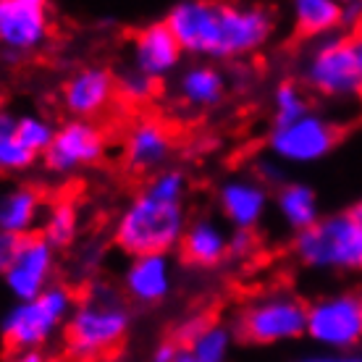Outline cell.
<instances>
[{
  "mask_svg": "<svg viewBox=\"0 0 362 362\" xmlns=\"http://www.w3.org/2000/svg\"><path fill=\"white\" fill-rule=\"evenodd\" d=\"M165 24L184 55L197 61H239L263 50L276 35V16L257 3L179 0L165 13Z\"/></svg>",
  "mask_w": 362,
  "mask_h": 362,
  "instance_id": "1",
  "label": "cell"
},
{
  "mask_svg": "<svg viewBox=\"0 0 362 362\" xmlns=\"http://www.w3.org/2000/svg\"><path fill=\"white\" fill-rule=\"evenodd\" d=\"M187 226L189 216L184 202H163L139 189L118 213L113 223V242L129 257L171 255L181 247Z\"/></svg>",
  "mask_w": 362,
  "mask_h": 362,
  "instance_id": "2",
  "label": "cell"
},
{
  "mask_svg": "<svg viewBox=\"0 0 362 362\" xmlns=\"http://www.w3.org/2000/svg\"><path fill=\"white\" fill-rule=\"evenodd\" d=\"M132 320L134 315L124 291L113 286H92L84 297L76 299L66 323V349L76 360L103 357L127 339Z\"/></svg>",
  "mask_w": 362,
  "mask_h": 362,
  "instance_id": "3",
  "label": "cell"
},
{
  "mask_svg": "<svg viewBox=\"0 0 362 362\" xmlns=\"http://www.w3.org/2000/svg\"><path fill=\"white\" fill-rule=\"evenodd\" d=\"M76 294L66 284H53L40 297L13 302L0 317V339L11 352H42L55 336L66 331Z\"/></svg>",
  "mask_w": 362,
  "mask_h": 362,
  "instance_id": "4",
  "label": "cell"
},
{
  "mask_svg": "<svg viewBox=\"0 0 362 362\" xmlns=\"http://www.w3.org/2000/svg\"><path fill=\"white\" fill-rule=\"evenodd\" d=\"M294 257L317 273H362V223L346 210L323 216L294 236Z\"/></svg>",
  "mask_w": 362,
  "mask_h": 362,
  "instance_id": "5",
  "label": "cell"
},
{
  "mask_svg": "<svg viewBox=\"0 0 362 362\" xmlns=\"http://www.w3.org/2000/svg\"><path fill=\"white\" fill-rule=\"evenodd\" d=\"M234 331L255 346L297 341L308 331V302L291 291H265L239 310Z\"/></svg>",
  "mask_w": 362,
  "mask_h": 362,
  "instance_id": "6",
  "label": "cell"
},
{
  "mask_svg": "<svg viewBox=\"0 0 362 362\" xmlns=\"http://www.w3.org/2000/svg\"><path fill=\"white\" fill-rule=\"evenodd\" d=\"M302 82L320 98L352 100L362 95V61L352 37L315 40L302 58Z\"/></svg>",
  "mask_w": 362,
  "mask_h": 362,
  "instance_id": "7",
  "label": "cell"
},
{
  "mask_svg": "<svg viewBox=\"0 0 362 362\" xmlns=\"http://www.w3.org/2000/svg\"><path fill=\"white\" fill-rule=\"evenodd\" d=\"M313 344L346 352L362 344V291H334L308 305V331Z\"/></svg>",
  "mask_w": 362,
  "mask_h": 362,
  "instance_id": "8",
  "label": "cell"
},
{
  "mask_svg": "<svg viewBox=\"0 0 362 362\" xmlns=\"http://www.w3.org/2000/svg\"><path fill=\"white\" fill-rule=\"evenodd\" d=\"M339 145V127L323 113L310 110L294 124L273 127L268 150L284 165H313L326 160Z\"/></svg>",
  "mask_w": 362,
  "mask_h": 362,
  "instance_id": "9",
  "label": "cell"
},
{
  "mask_svg": "<svg viewBox=\"0 0 362 362\" xmlns=\"http://www.w3.org/2000/svg\"><path fill=\"white\" fill-rule=\"evenodd\" d=\"M108 153V136L100 124L66 118L58 124L50 147L42 155V165L53 176H74L98 165Z\"/></svg>",
  "mask_w": 362,
  "mask_h": 362,
  "instance_id": "10",
  "label": "cell"
},
{
  "mask_svg": "<svg viewBox=\"0 0 362 362\" xmlns=\"http://www.w3.org/2000/svg\"><path fill=\"white\" fill-rule=\"evenodd\" d=\"M53 35L47 0H0V47L13 58L37 53Z\"/></svg>",
  "mask_w": 362,
  "mask_h": 362,
  "instance_id": "11",
  "label": "cell"
},
{
  "mask_svg": "<svg viewBox=\"0 0 362 362\" xmlns=\"http://www.w3.org/2000/svg\"><path fill=\"white\" fill-rule=\"evenodd\" d=\"M55 273H58V250L40 234H32L21 242L16 260L3 276V284L13 302H27L53 286Z\"/></svg>",
  "mask_w": 362,
  "mask_h": 362,
  "instance_id": "12",
  "label": "cell"
},
{
  "mask_svg": "<svg viewBox=\"0 0 362 362\" xmlns=\"http://www.w3.org/2000/svg\"><path fill=\"white\" fill-rule=\"evenodd\" d=\"M216 205L231 231H255L271 210V192L255 173H236L221 181Z\"/></svg>",
  "mask_w": 362,
  "mask_h": 362,
  "instance_id": "13",
  "label": "cell"
},
{
  "mask_svg": "<svg viewBox=\"0 0 362 362\" xmlns=\"http://www.w3.org/2000/svg\"><path fill=\"white\" fill-rule=\"evenodd\" d=\"M118 95L116 74L108 66H82L61 87V105L71 118L95 121L110 108Z\"/></svg>",
  "mask_w": 362,
  "mask_h": 362,
  "instance_id": "14",
  "label": "cell"
},
{
  "mask_svg": "<svg viewBox=\"0 0 362 362\" xmlns=\"http://www.w3.org/2000/svg\"><path fill=\"white\" fill-rule=\"evenodd\" d=\"M184 50L171 27L163 21H150L142 29H136L132 37V69L142 71L153 82H163L181 69Z\"/></svg>",
  "mask_w": 362,
  "mask_h": 362,
  "instance_id": "15",
  "label": "cell"
},
{
  "mask_svg": "<svg viewBox=\"0 0 362 362\" xmlns=\"http://www.w3.org/2000/svg\"><path fill=\"white\" fill-rule=\"evenodd\" d=\"M173 134L160 118L142 116L124 134V160L136 173H158L168 168Z\"/></svg>",
  "mask_w": 362,
  "mask_h": 362,
  "instance_id": "16",
  "label": "cell"
},
{
  "mask_svg": "<svg viewBox=\"0 0 362 362\" xmlns=\"http://www.w3.org/2000/svg\"><path fill=\"white\" fill-rule=\"evenodd\" d=\"M176 268L171 255L129 257L124 268V297L142 308H155L171 297Z\"/></svg>",
  "mask_w": 362,
  "mask_h": 362,
  "instance_id": "17",
  "label": "cell"
},
{
  "mask_svg": "<svg viewBox=\"0 0 362 362\" xmlns=\"http://www.w3.org/2000/svg\"><path fill=\"white\" fill-rule=\"evenodd\" d=\"M45 208V197L35 184L16 181V184L3 187L0 189V231L27 239L42 223Z\"/></svg>",
  "mask_w": 362,
  "mask_h": 362,
  "instance_id": "18",
  "label": "cell"
},
{
  "mask_svg": "<svg viewBox=\"0 0 362 362\" xmlns=\"http://www.w3.org/2000/svg\"><path fill=\"white\" fill-rule=\"evenodd\" d=\"M228 236L231 231L218 218H194L181 239V260L194 268H218L228 260Z\"/></svg>",
  "mask_w": 362,
  "mask_h": 362,
  "instance_id": "19",
  "label": "cell"
},
{
  "mask_svg": "<svg viewBox=\"0 0 362 362\" xmlns=\"http://www.w3.org/2000/svg\"><path fill=\"white\" fill-rule=\"evenodd\" d=\"M228 90L226 74L210 61H194L176 76V95L187 108L208 110L223 103Z\"/></svg>",
  "mask_w": 362,
  "mask_h": 362,
  "instance_id": "20",
  "label": "cell"
},
{
  "mask_svg": "<svg viewBox=\"0 0 362 362\" xmlns=\"http://www.w3.org/2000/svg\"><path fill=\"white\" fill-rule=\"evenodd\" d=\"M273 208L279 213L281 223L294 231V236L313 228L320 221V199L313 184L299 179H289L281 184L276 194H273Z\"/></svg>",
  "mask_w": 362,
  "mask_h": 362,
  "instance_id": "21",
  "label": "cell"
},
{
  "mask_svg": "<svg viewBox=\"0 0 362 362\" xmlns=\"http://www.w3.org/2000/svg\"><path fill=\"white\" fill-rule=\"evenodd\" d=\"M291 21L305 37L323 40L344 27V11L336 0H294Z\"/></svg>",
  "mask_w": 362,
  "mask_h": 362,
  "instance_id": "22",
  "label": "cell"
},
{
  "mask_svg": "<svg viewBox=\"0 0 362 362\" xmlns=\"http://www.w3.org/2000/svg\"><path fill=\"white\" fill-rule=\"evenodd\" d=\"M82 234V208L71 197H58L42 213L40 223V236L50 242L55 250L71 247Z\"/></svg>",
  "mask_w": 362,
  "mask_h": 362,
  "instance_id": "23",
  "label": "cell"
},
{
  "mask_svg": "<svg viewBox=\"0 0 362 362\" xmlns=\"http://www.w3.org/2000/svg\"><path fill=\"white\" fill-rule=\"evenodd\" d=\"M18 113L8 108H0V173L16 176L29 171L37 163V155L29 153L16 136Z\"/></svg>",
  "mask_w": 362,
  "mask_h": 362,
  "instance_id": "24",
  "label": "cell"
},
{
  "mask_svg": "<svg viewBox=\"0 0 362 362\" xmlns=\"http://www.w3.org/2000/svg\"><path fill=\"white\" fill-rule=\"evenodd\" d=\"M234 328L216 323V320H208L184 349H189L192 357L197 362H228L231 352H234Z\"/></svg>",
  "mask_w": 362,
  "mask_h": 362,
  "instance_id": "25",
  "label": "cell"
},
{
  "mask_svg": "<svg viewBox=\"0 0 362 362\" xmlns=\"http://www.w3.org/2000/svg\"><path fill=\"white\" fill-rule=\"evenodd\" d=\"M271 108H273V127H286L294 124L302 116H308L310 100L308 92L302 90V84L294 79H284L276 84V90L271 95Z\"/></svg>",
  "mask_w": 362,
  "mask_h": 362,
  "instance_id": "26",
  "label": "cell"
},
{
  "mask_svg": "<svg viewBox=\"0 0 362 362\" xmlns=\"http://www.w3.org/2000/svg\"><path fill=\"white\" fill-rule=\"evenodd\" d=\"M55 124L42 113H21L16 121V136L21 139V145L27 147L29 153H35L37 158L45 155L55 136Z\"/></svg>",
  "mask_w": 362,
  "mask_h": 362,
  "instance_id": "27",
  "label": "cell"
},
{
  "mask_svg": "<svg viewBox=\"0 0 362 362\" xmlns=\"http://www.w3.org/2000/svg\"><path fill=\"white\" fill-rule=\"evenodd\" d=\"M142 189L147 194H153V197L163 199V202H184L187 192H189V179H187V173L181 171V168L168 165L163 171L153 173Z\"/></svg>",
  "mask_w": 362,
  "mask_h": 362,
  "instance_id": "28",
  "label": "cell"
},
{
  "mask_svg": "<svg viewBox=\"0 0 362 362\" xmlns=\"http://www.w3.org/2000/svg\"><path fill=\"white\" fill-rule=\"evenodd\" d=\"M116 84H118V95L127 100V103H136V105L153 100L155 92H158V82H153L150 76H145V74L136 71V69H129L121 76H116Z\"/></svg>",
  "mask_w": 362,
  "mask_h": 362,
  "instance_id": "29",
  "label": "cell"
},
{
  "mask_svg": "<svg viewBox=\"0 0 362 362\" xmlns=\"http://www.w3.org/2000/svg\"><path fill=\"white\" fill-rule=\"evenodd\" d=\"M257 250L255 231H231L228 236V257L231 260H250Z\"/></svg>",
  "mask_w": 362,
  "mask_h": 362,
  "instance_id": "30",
  "label": "cell"
},
{
  "mask_svg": "<svg viewBox=\"0 0 362 362\" xmlns=\"http://www.w3.org/2000/svg\"><path fill=\"white\" fill-rule=\"evenodd\" d=\"M255 176L263 181L265 187L268 184H276V187H281V184H286V165L279 163L276 158H263V160H257L255 163Z\"/></svg>",
  "mask_w": 362,
  "mask_h": 362,
  "instance_id": "31",
  "label": "cell"
},
{
  "mask_svg": "<svg viewBox=\"0 0 362 362\" xmlns=\"http://www.w3.org/2000/svg\"><path fill=\"white\" fill-rule=\"evenodd\" d=\"M21 236H13V234H6V231H0V279L6 276V271L11 268V263L16 260L18 250H21Z\"/></svg>",
  "mask_w": 362,
  "mask_h": 362,
  "instance_id": "32",
  "label": "cell"
},
{
  "mask_svg": "<svg viewBox=\"0 0 362 362\" xmlns=\"http://www.w3.org/2000/svg\"><path fill=\"white\" fill-rule=\"evenodd\" d=\"M208 323V317H202V315H189V317H184L179 326H176V344L179 346H187L197 336V331L202 326Z\"/></svg>",
  "mask_w": 362,
  "mask_h": 362,
  "instance_id": "33",
  "label": "cell"
},
{
  "mask_svg": "<svg viewBox=\"0 0 362 362\" xmlns=\"http://www.w3.org/2000/svg\"><path fill=\"white\" fill-rule=\"evenodd\" d=\"M181 346L173 341V339H165L160 344L155 346L153 354H150V362H173L176 360V354H179Z\"/></svg>",
  "mask_w": 362,
  "mask_h": 362,
  "instance_id": "34",
  "label": "cell"
},
{
  "mask_svg": "<svg viewBox=\"0 0 362 362\" xmlns=\"http://www.w3.org/2000/svg\"><path fill=\"white\" fill-rule=\"evenodd\" d=\"M341 11H344L346 27H360L362 24V3L360 0H354V3H341Z\"/></svg>",
  "mask_w": 362,
  "mask_h": 362,
  "instance_id": "35",
  "label": "cell"
},
{
  "mask_svg": "<svg viewBox=\"0 0 362 362\" xmlns=\"http://www.w3.org/2000/svg\"><path fill=\"white\" fill-rule=\"evenodd\" d=\"M297 362H362V357H354V354H315V357H302Z\"/></svg>",
  "mask_w": 362,
  "mask_h": 362,
  "instance_id": "36",
  "label": "cell"
},
{
  "mask_svg": "<svg viewBox=\"0 0 362 362\" xmlns=\"http://www.w3.org/2000/svg\"><path fill=\"white\" fill-rule=\"evenodd\" d=\"M3 362H47L42 352H11Z\"/></svg>",
  "mask_w": 362,
  "mask_h": 362,
  "instance_id": "37",
  "label": "cell"
},
{
  "mask_svg": "<svg viewBox=\"0 0 362 362\" xmlns=\"http://www.w3.org/2000/svg\"><path fill=\"white\" fill-rule=\"evenodd\" d=\"M346 213H349V216H352L354 221H357V223H362V197L357 199V202H354V205L349 210H346Z\"/></svg>",
  "mask_w": 362,
  "mask_h": 362,
  "instance_id": "38",
  "label": "cell"
},
{
  "mask_svg": "<svg viewBox=\"0 0 362 362\" xmlns=\"http://www.w3.org/2000/svg\"><path fill=\"white\" fill-rule=\"evenodd\" d=\"M173 362H197V360H194V357H192V352H189V349H184V346H181V349H179V354H176V360H173Z\"/></svg>",
  "mask_w": 362,
  "mask_h": 362,
  "instance_id": "39",
  "label": "cell"
},
{
  "mask_svg": "<svg viewBox=\"0 0 362 362\" xmlns=\"http://www.w3.org/2000/svg\"><path fill=\"white\" fill-rule=\"evenodd\" d=\"M352 42H354V50H357V55H360V61H362V32H357V37H352Z\"/></svg>",
  "mask_w": 362,
  "mask_h": 362,
  "instance_id": "40",
  "label": "cell"
}]
</instances>
